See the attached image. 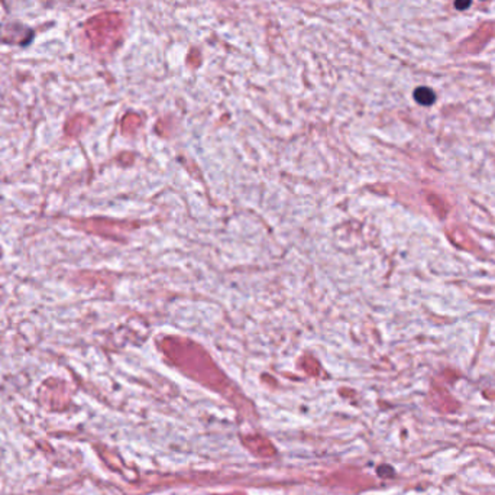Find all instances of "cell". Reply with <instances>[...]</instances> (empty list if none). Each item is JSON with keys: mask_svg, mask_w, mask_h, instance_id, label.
<instances>
[{"mask_svg": "<svg viewBox=\"0 0 495 495\" xmlns=\"http://www.w3.org/2000/svg\"><path fill=\"white\" fill-rule=\"evenodd\" d=\"M414 99L420 104L423 106H430L434 103L436 100V96L433 93L432 88H427V87H418L416 91H414Z\"/></svg>", "mask_w": 495, "mask_h": 495, "instance_id": "cell-1", "label": "cell"}, {"mask_svg": "<svg viewBox=\"0 0 495 495\" xmlns=\"http://www.w3.org/2000/svg\"><path fill=\"white\" fill-rule=\"evenodd\" d=\"M469 5H471V0H456L455 2V6L459 10H465L466 8H469Z\"/></svg>", "mask_w": 495, "mask_h": 495, "instance_id": "cell-2", "label": "cell"}]
</instances>
